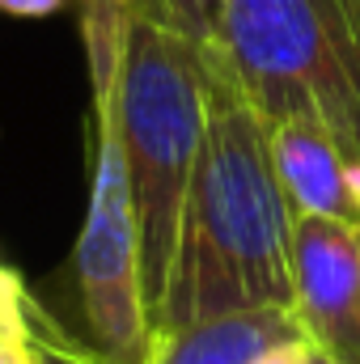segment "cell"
Returning <instances> with one entry per match:
<instances>
[{"label":"cell","mask_w":360,"mask_h":364,"mask_svg":"<svg viewBox=\"0 0 360 364\" xmlns=\"http://www.w3.org/2000/svg\"><path fill=\"white\" fill-rule=\"evenodd\" d=\"M255 364H309V339L305 335L301 339H288V343L271 348L268 356H259Z\"/></svg>","instance_id":"12"},{"label":"cell","mask_w":360,"mask_h":364,"mask_svg":"<svg viewBox=\"0 0 360 364\" xmlns=\"http://www.w3.org/2000/svg\"><path fill=\"white\" fill-rule=\"evenodd\" d=\"M288 339H301L292 305H259L179 331H157L149 364H255Z\"/></svg>","instance_id":"7"},{"label":"cell","mask_w":360,"mask_h":364,"mask_svg":"<svg viewBox=\"0 0 360 364\" xmlns=\"http://www.w3.org/2000/svg\"><path fill=\"white\" fill-rule=\"evenodd\" d=\"M30 331H34V352H38V364H110L102 360L93 348L85 343H73L64 331L51 326V318L30 301Z\"/></svg>","instance_id":"9"},{"label":"cell","mask_w":360,"mask_h":364,"mask_svg":"<svg viewBox=\"0 0 360 364\" xmlns=\"http://www.w3.org/2000/svg\"><path fill=\"white\" fill-rule=\"evenodd\" d=\"M93 102V166L90 208L73 246V284L85 318L90 348L110 364H149L153 326L140 284V220L119 127V47L123 4L85 0L81 17Z\"/></svg>","instance_id":"3"},{"label":"cell","mask_w":360,"mask_h":364,"mask_svg":"<svg viewBox=\"0 0 360 364\" xmlns=\"http://www.w3.org/2000/svg\"><path fill=\"white\" fill-rule=\"evenodd\" d=\"M292 314L309 348L360 364V220L292 216Z\"/></svg>","instance_id":"5"},{"label":"cell","mask_w":360,"mask_h":364,"mask_svg":"<svg viewBox=\"0 0 360 364\" xmlns=\"http://www.w3.org/2000/svg\"><path fill=\"white\" fill-rule=\"evenodd\" d=\"M309 364H335V360H331V356H322L318 348H309Z\"/></svg>","instance_id":"13"},{"label":"cell","mask_w":360,"mask_h":364,"mask_svg":"<svg viewBox=\"0 0 360 364\" xmlns=\"http://www.w3.org/2000/svg\"><path fill=\"white\" fill-rule=\"evenodd\" d=\"M275 178L292 216H339L360 220V170L348 166L335 136L314 114L268 123Z\"/></svg>","instance_id":"6"},{"label":"cell","mask_w":360,"mask_h":364,"mask_svg":"<svg viewBox=\"0 0 360 364\" xmlns=\"http://www.w3.org/2000/svg\"><path fill=\"white\" fill-rule=\"evenodd\" d=\"M0 364H38L30 331V296L17 305H0Z\"/></svg>","instance_id":"10"},{"label":"cell","mask_w":360,"mask_h":364,"mask_svg":"<svg viewBox=\"0 0 360 364\" xmlns=\"http://www.w3.org/2000/svg\"><path fill=\"white\" fill-rule=\"evenodd\" d=\"M119 4H127V0H119Z\"/></svg>","instance_id":"14"},{"label":"cell","mask_w":360,"mask_h":364,"mask_svg":"<svg viewBox=\"0 0 360 364\" xmlns=\"http://www.w3.org/2000/svg\"><path fill=\"white\" fill-rule=\"evenodd\" d=\"M60 9H64V0H0L4 17H51Z\"/></svg>","instance_id":"11"},{"label":"cell","mask_w":360,"mask_h":364,"mask_svg":"<svg viewBox=\"0 0 360 364\" xmlns=\"http://www.w3.org/2000/svg\"><path fill=\"white\" fill-rule=\"evenodd\" d=\"M216 47L268 123L314 114L360 170V0H225Z\"/></svg>","instance_id":"4"},{"label":"cell","mask_w":360,"mask_h":364,"mask_svg":"<svg viewBox=\"0 0 360 364\" xmlns=\"http://www.w3.org/2000/svg\"><path fill=\"white\" fill-rule=\"evenodd\" d=\"M203 119L208 93L199 47L144 0H127L119 47V127L136 191L149 326L170 284L182 203L203 149Z\"/></svg>","instance_id":"2"},{"label":"cell","mask_w":360,"mask_h":364,"mask_svg":"<svg viewBox=\"0 0 360 364\" xmlns=\"http://www.w3.org/2000/svg\"><path fill=\"white\" fill-rule=\"evenodd\" d=\"M199 60L208 93L203 149L186 186L153 335L238 309L292 305V208L275 178L271 127L242 93L221 47H199Z\"/></svg>","instance_id":"1"},{"label":"cell","mask_w":360,"mask_h":364,"mask_svg":"<svg viewBox=\"0 0 360 364\" xmlns=\"http://www.w3.org/2000/svg\"><path fill=\"white\" fill-rule=\"evenodd\" d=\"M157 17H166L174 30H182L195 47H216L221 43V17L225 0H144Z\"/></svg>","instance_id":"8"}]
</instances>
